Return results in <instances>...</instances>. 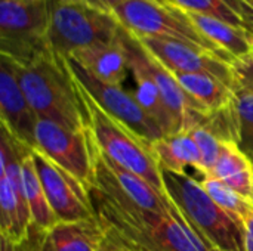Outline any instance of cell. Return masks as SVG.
<instances>
[{
	"mask_svg": "<svg viewBox=\"0 0 253 251\" xmlns=\"http://www.w3.org/2000/svg\"><path fill=\"white\" fill-rule=\"evenodd\" d=\"M30 146L19 142L1 126L0 139V237L19 244L25 240L31 215L25 201L21 178V161Z\"/></svg>",
	"mask_w": 253,
	"mask_h": 251,
	"instance_id": "8",
	"label": "cell"
},
{
	"mask_svg": "<svg viewBox=\"0 0 253 251\" xmlns=\"http://www.w3.org/2000/svg\"><path fill=\"white\" fill-rule=\"evenodd\" d=\"M119 30L120 22L111 12L68 0H49L47 43L52 53L61 58L111 43Z\"/></svg>",
	"mask_w": 253,
	"mask_h": 251,
	"instance_id": "5",
	"label": "cell"
},
{
	"mask_svg": "<svg viewBox=\"0 0 253 251\" xmlns=\"http://www.w3.org/2000/svg\"><path fill=\"white\" fill-rule=\"evenodd\" d=\"M168 1L184 12L212 16L227 24H231L234 27L248 30L242 18L234 12V9L228 4L227 0H168Z\"/></svg>",
	"mask_w": 253,
	"mask_h": 251,
	"instance_id": "25",
	"label": "cell"
},
{
	"mask_svg": "<svg viewBox=\"0 0 253 251\" xmlns=\"http://www.w3.org/2000/svg\"><path fill=\"white\" fill-rule=\"evenodd\" d=\"M160 169L185 173L187 167L196 169L203 178V161L200 151L188 132L168 135L151 143Z\"/></svg>",
	"mask_w": 253,
	"mask_h": 251,
	"instance_id": "18",
	"label": "cell"
},
{
	"mask_svg": "<svg viewBox=\"0 0 253 251\" xmlns=\"http://www.w3.org/2000/svg\"><path fill=\"white\" fill-rule=\"evenodd\" d=\"M104 250L105 251H132L129 250L127 247H125L123 244H120V243H117V241H114V240H111V238H108L107 235H105V241H104Z\"/></svg>",
	"mask_w": 253,
	"mask_h": 251,
	"instance_id": "32",
	"label": "cell"
},
{
	"mask_svg": "<svg viewBox=\"0 0 253 251\" xmlns=\"http://www.w3.org/2000/svg\"><path fill=\"white\" fill-rule=\"evenodd\" d=\"M127 67H129V71L132 72L135 84H136L132 95L136 99V102L141 105V108L159 124V127L163 130L165 136L179 133L181 130H179L175 118L172 117L169 108L166 107L157 84L141 68L133 67V65H127Z\"/></svg>",
	"mask_w": 253,
	"mask_h": 251,
	"instance_id": "22",
	"label": "cell"
},
{
	"mask_svg": "<svg viewBox=\"0 0 253 251\" xmlns=\"http://www.w3.org/2000/svg\"><path fill=\"white\" fill-rule=\"evenodd\" d=\"M68 1H76V3H83V4H87V6H92V7H96V9H101V10H105V12H111L120 4L123 3L125 0H68Z\"/></svg>",
	"mask_w": 253,
	"mask_h": 251,
	"instance_id": "30",
	"label": "cell"
},
{
	"mask_svg": "<svg viewBox=\"0 0 253 251\" xmlns=\"http://www.w3.org/2000/svg\"><path fill=\"white\" fill-rule=\"evenodd\" d=\"M120 25L138 38H172L199 47L216 58L233 64V58L206 38L191 22L187 12L157 0H125L114 10Z\"/></svg>",
	"mask_w": 253,
	"mask_h": 251,
	"instance_id": "6",
	"label": "cell"
},
{
	"mask_svg": "<svg viewBox=\"0 0 253 251\" xmlns=\"http://www.w3.org/2000/svg\"><path fill=\"white\" fill-rule=\"evenodd\" d=\"M13 65L37 118L55 121L76 132L87 129L86 109L65 58L47 53L28 65Z\"/></svg>",
	"mask_w": 253,
	"mask_h": 251,
	"instance_id": "2",
	"label": "cell"
},
{
	"mask_svg": "<svg viewBox=\"0 0 253 251\" xmlns=\"http://www.w3.org/2000/svg\"><path fill=\"white\" fill-rule=\"evenodd\" d=\"M98 251H105V250H104V247H101V250H98Z\"/></svg>",
	"mask_w": 253,
	"mask_h": 251,
	"instance_id": "35",
	"label": "cell"
},
{
	"mask_svg": "<svg viewBox=\"0 0 253 251\" xmlns=\"http://www.w3.org/2000/svg\"><path fill=\"white\" fill-rule=\"evenodd\" d=\"M0 251H53V249L49 231H43L31 223L25 240L19 244H13L0 237Z\"/></svg>",
	"mask_w": 253,
	"mask_h": 251,
	"instance_id": "27",
	"label": "cell"
},
{
	"mask_svg": "<svg viewBox=\"0 0 253 251\" xmlns=\"http://www.w3.org/2000/svg\"><path fill=\"white\" fill-rule=\"evenodd\" d=\"M205 191L211 195V198L231 217H234L237 222L245 225L246 219L252 215L253 201L252 198H248L224 182L215 179V178H203L200 180Z\"/></svg>",
	"mask_w": 253,
	"mask_h": 251,
	"instance_id": "23",
	"label": "cell"
},
{
	"mask_svg": "<svg viewBox=\"0 0 253 251\" xmlns=\"http://www.w3.org/2000/svg\"><path fill=\"white\" fill-rule=\"evenodd\" d=\"M90 145H92V155H93L92 188L99 189L101 192H104L111 198L127 201L135 204L136 207L151 212L169 213L176 207L169 197L160 195L150 183H147L139 176L123 169L122 166L114 163L110 157H107L98 148L92 133H90Z\"/></svg>",
	"mask_w": 253,
	"mask_h": 251,
	"instance_id": "11",
	"label": "cell"
},
{
	"mask_svg": "<svg viewBox=\"0 0 253 251\" xmlns=\"http://www.w3.org/2000/svg\"><path fill=\"white\" fill-rule=\"evenodd\" d=\"M191 135V138L194 139L200 155H202V161H203V178L209 176V173L212 172V169L215 167L218 158H219V151H221V141L211 133L208 129H205L203 126H194L188 130H185Z\"/></svg>",
	"mask_w": 253,
	"mask_h": 251,
	"instance_id": "26",
	"label": "cell"
},
{
	"mask_svg": "<svg viewBox=\"0 0 253 251\" xmlns=\"http://www.w3.org/2000/svg\"><path fill=\"white\" fill-rule=\"evenodd\" d=\"M34 149L68 172L87 189L93 186V155L89 129L76 132L55 121L37 118Z\"/></svg>",
	"mask_w": 253,
	"mask_h": 251,
	"instance_id": "10",
	"label": "cell"
},
{
	"mask_svg": "<svg viewBox=\"0 0 253 251\" xmlns=\"http://www.w3.org/2000/svg\"><path fill=\"white\" fill-rule=\"evenodd\" d=\"M53 251H98L104 246L105 231L99 220L59 222L49 231Z\"/></svg>",
	"mask_w": 253,
	"mask_h": 251,
	"instance_id": "20",
	"label": "cell"
},
{
	"mask_svg": "<svg viewBox=\"0 0 253 251\" xmlns=\"http://www.w3.org/2000/svg\"><path fill=\"white\" fill-rule=\"evenodd\" d=\"M65 59L76 81L107 114L123 123L129 130L136 133L148 143H154L156 141L165 138L163 130L141 108L132 92H126L122 86L99 80L73 58Z\"/></svg>",
	"mask_w": 253,
	"mask_h": 251,
	"instance_id": "9",
	"label": "cell"
},
{
	"mask_svg": "<svg viewBox=\"0 0 253 251\" xmlns=\"http://www.w3.org/2000/svg\"><path fill=\"white\" fill-rule=\"evenodd\" d=\"M157 1H160V3H165V4H170V3H169L168 0H157Z\"/></svg>",
	"mask_w": 253,
	"mask_h": 251,
	"instance_id": "33",
	"label": "cell"
},
{
	"mask_svg": "<svg viewBox=\"0 0 253 251\" xmlns=\"http://www.w3.org/2000/svg\"><path fill=\"white\" fill-rule=\"evenodd\" d=\"M209 251H219V250H216V249H211Z\"/></svg>",
	"mask_w": 253,
	"mask_h": 251,
	"instance_id": "34",
	"label": "cell"
},
{
	"mask_svg": "<svg viewBox=\"0 0 253 251\" xmlns=\"http://www.w3.org/2000/svg\"><path fill=\"white\" fill-rule=\"evenodd\" d=\"M31 157L47 201L59 222L70 223L96 217L90 192L80 180L37 149L31 151Z\"/></svg>",
	"mask_w": 253,
	"mask_h": 251,
	"instance_id": "12",
	"label": "cell"
},
{
	"mask_svg": "<svg viewBox=\"0 0 253 251\" xmlns=\"http://www.w3.org/2000/svg\"><path fill=\"white\" fill-rule=\"evenodd\" d=\"M95 216L105 235L145 251H209L193 231L178 207L159 213L136 207L132 203L111 198L90 188Z\"/></svg>",
	"mask_w": 253,
	"mask_h": 251,
	"instance_id": "1",
	"label": "cell"
},
{
	"mask_svg": "<svg viewBox=\"0 0 253 251\" xmlns=\"http://www.w3.org/2000/svg\"><path fill=\"white\" fill-rule=\"evenodd\" d=\"M31 151L33 149H28L21 161L22 189H24L25 201L30 209L31 223L43 231H50L59 223V220L56 219V216L47 201V197L42 186L40 178L34 167Z\"/></svg>",
	"mask_w": 253,
	"mask_h": 251,
	"instance_id": "21",
	"label": "cell"
},
{
	"mask_svg": "<svg viewBox=\"0 0 253 251\" xmlns=\"http://www.w3.org/2000/svg\"><path fill=\"white\" fill-rule=\"evenodd\" d=\"M234 74V92H249L253 93V50L245 58L236 59L233 64Z\"/></svg>",
	"mask_w": 253,
	"mask_h": 251,
	"instance_id": "28",
	"label": "cell"
},
{
	"mask_svg": "<svg viewBox=\"0 0 253 251\" xmlns=\"http://www.w3.org/2000/svg\"><path fill=\"white\" fill-rule=\"evenodd\" d=\"M68 58L76 59L95 77L110 84L122 86L129 71L126 55L119 36L111 43L79 50Z\"/></svg>",
	"mask_w": 253,
	"mask_h": 251,
	"instance_id": "15",
	"label": "cell"
},
{
	"mask_svg": "<svg viewBox=\"0 0 253 251\" xmlns=\"http://www.w3.org/2000/svg\"><path fill=\"white\" fill-rule=\"evenodd\" d=\"M47 30L49 0L0 1V55L28 65L52 53Z\"/></svg>",
	"mask_w": 253,
	"mask_h": 251,
	"instance_id": "7",
	"label": "cell"
},
{
	"mask_svg": "<svg viewBox=\"0 0 253 251\" xmlns=\"http://www.w3.org/2000/svg\"><path fill=\"white\" fill-rule=\"evenodd\" d=\"M77 86L86 109L87 127L98 148L114 163L150 183L160 195L168 197L162 178V169L151 143L107 114L79 83Z\"/></svg>",
	"mask_w": 253,
	"mask_h": 251,
	"instance_id": "4",
	"label": "cell"
},
{
	"mask_svg": "<svg viewBox=\"0 0 253 251\" xmlns=\"http://www.w3.org/2000/svg\"><path fill=\"white\" fill-rule=\"evenodd\" d=\"M234 12L242 18L246 28L253 34V0H227Z\"/></svg>",
	"mask_w": 253,
	"mask_h": 251,
	"instance_id": "29",
	"label": "cell"
},
{
	"mask_svg": "<svg viewBox=\"0 0 253 251\" xmlns=\"http://www.w3.org/2000/svg\"><path fill=\"white\" fill-rule=\"evenodd\" d=\"M139 40L169 71L209 74L234 90V74L231 64L216 58L215 55L172 38L144 37Z\"/></svg>",
	"mask_w": 253,
	"mask_h": 251,
	"instance_id": "13",
	"label": "cell"
},
{
	"mask_svg": "<svg viewBox=\"0 0 253 251\" xmlns=\"http://www.w3.org/2000/svg\"><path fill=\"white\" fill-rule=\"evenodd\" d=\"M165 191L193 231L209 249L246 251L245 228L224 212L205 191L200 180L185 173L162 169Z\"/></svg>",
	"mask_w": 253,
	"mask_h": 251,
	"instance_id": "3",
	"label": "cell"
},
{
	"mask_svg": "<svg viewBox=\"0 0 253 251\" xmlns=\"http://www.w3.org/2000/svg\"><path fill=\"white\" fill-rule=\"evenodd\" d=\"M209 178H215L239 194L252 198L253 163L240 151L236 142L221 141L219 158Z\"/></svg>",
	"mask_w": 253,
	"mask_h": 251,
	"instance_id": "17",
	"label": "cell"
},
{
	"mask_svg": "<svg viewBox=\"0 0 253 251\" xmlns=\"http://www.w3.org/2000/svg\"><path fill=\"white\" fill-rule=\"evenodd\" d=\"M184 92L208 114L221 111L234 102V90L209 74L172 72Z\"/></svg>",
	"mask_w": 253,
	"mask_h": 251,
	"instance_id": "19",
	"label": "cell"
},
{
	"mask_svg": "<svg viewBox=\"0 0 253 251\" xmlns=\"http://www.w3.org/2000/svg\"><path fill=\"white\" fill-rule=\"evenodd\" d=\"M243 228H245V249L246 251H253V212L246 219Z\"/></svg>",
	"mask_w": 253,
	"mask_h": 251,
	"instance_id": "31",
	"label": "cell"
},
{
	"mask_svg": "<svg viewBox=\"0 0 253 251\" xmlns=\"http://www.w3.org/2000/svg\"><path fill=\"white\" fill-rule=\"evenodd\" d=\"M187 15L197 30L222 52L231 56L233 61L248 56L253 50V34L251 31L212 16L190 12H187Z\"/></svg>",
	"mask_w": 253,
	"mask_h": 251,
	"instance_id": "16",
	"label": "cell"
},
{
	"mask_svg": "<svg viewBox=\"0 0 253 251\" xmlns=\"http://www.w3.org/2000/svg\"><path fill=\"white\" fill-rule=\"evenodd\" d=\"M234 109L237 115V146L253 163V93L236 90Z\"/></svg>",
	"mask_w": 253,
	"mask_h": 251,
	"instance_id": "24",
	"label": "cell"
},
{
	"mask_svg": "<svg viewBox=\"0 0 253 251\" xmlns=\"http://www.w3.org/2000/svg\"><path fill=\"white\" fill-rule=\"evenodd\" d=\"M0 120L12 136L34 149L37 115L24 95L13 61L0 55Z\"/></svg>",
	"mask_w": 253,
	"mask_h": 251,
	"instance_id": "14",
	"label": "cell"
},
{
	"mask_svg": "<svg viewBox=\"0 0 253 251\" xmlns=\"http://www.w3.org/2000/svg\"><path fill=\"white\" fill-rule=\"evenodd\" d=\"M252 201H253V195H252Z\"/></svg>",
	"mask_w": 253,
	"mask_h": 251,
	"instance_id": "36",
	"label": "cell"
}]
</instances>
